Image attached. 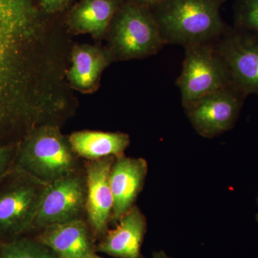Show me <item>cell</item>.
<instances>
[{"instance_id": "1", "label": "cell", "mask_w": 258, "mask_h": 258, "mask_svg": "<svg viewBox=\"0 0 258 258\" xmlns=\"http://www.w3.org/2000/svg\"><path fill=\"white\" fill-rule=\"evenodd\" d=\"M62 62L35 0H0V146L68 108Z\"/></svg>"}, {"instance_id": "2", "label": "cell", "mask_w": 258, "mask_h": 258, "mask_svg": "<svg viewBox=\"0 0 258 258\" xmlns=\"http://www.w3.org/2000/svg\"><path fill=\"white\" fill-rule=\"evenodd\" d=\"M227 0H161L151 8L166 44L184 47L214 43L226 29L220 10Z\"/></svg>"}, {"instance_id": "3", "label": "cell", "mask_w": 258, "mask_h": 258, "mask_svg": "<svg viewBox=\"0 0 258 258\" xmlns=\"http://www.w3.org/2000/svg\"><path fill=\"white\" fill-rule=\"evenodd\" d=\"M15 165L47 185L81 170L78 156L57 124L40 125L25 136Z\"/></svg>"}, {"instance_id": "4", "label": "cell", "mask_w": 258, "mask_h": 258, "mask_svg": "<svg viewBox=\"0 0 258 258\" xmlns=\"http://www.w3.org/2000/svg\"><path fill=\"white\" fill-rule=\"evenodd\" d=\"M108 30L113 59L144 58L166 45L151 10L128 0L120 5Z\"/></svg>"}, {"instance_id": "5", "label": "cell", "mask_w": 258, "mask_h": 258, "mask_svg": "<svg viewBox=\"0 0 258 258\" xmlns=\"http://www.w3.org/2000/svg\"><path fill=\"white\" fill-rule=\"evenodd\" d=\"M182 71L176 81L183 106L232 86L227 64L215 42L184 47Z\"/></svg>"}, {"instance_id": "6", "label": "cell", "mask_w": 258, "mask_h": 258, "mask_svg": "<svg viewBox=\"0 0 258 258\" xmlns=\"http://www.w3.org/2000/svg\"><path fill=\"white\" fill-rule=\"evenodd\" d=\"M0 184V232L17 235L33 228L47 184L15 165ZM11 170V169H10Z\"/></svg>"}, {"instance_id": "7", "label": "cell", "mask_w": 258, "mask_h": 258, "mask_svg": "<svg viewBox=\"0 0 258 258\" xmlns=\"http://www.w3.org/2000/svg\"><path fill=\"white\" fill-rule=\"evenodd\" d=\"M232 86L244 96L258 95V32L228 28L215 42Z\"/></svg>"}, {"instance_id": "8", "label": "cell", "mask_w": 258, "mask_h": 258, "mask_svg": "<svg viewBox=\"0 0 258 258\" xmlns=\"http://www.w3.org/2000/svg\"><path fill=\"white\" fill-rule=\"evenodd\" d=\"M86 205V176L80 170L47 185L33 228L83 219Z\"/></svg>"}, {"instance_id": "9", "label": "cell", "mask_w": 258, "mask_h": 258, "mask_svg": "<svg viewBox=\"0 0 258 258\" xmlns=\"http://www.w3.org/2000/svg\"><path fill=\"white\" fill-rule=\"evenodd\" d=\"M243 94L233 86L202 97L184 106L195 130L205 138H214L233 126L240 113Z\"/></svg>"}, {"instance_id": "10", "label": "cell", "mask_w": 258, "mask_h": 258, "mask_svg": "<svg viewBox=\"0 0 258 258\" xmlns=\"http://www.w3.org/2000/svg\"><path fill=\"white\" fill-rule=\"evenodd\" d=\"M115 159L108 157L90 160L85 166L86 214L88 225L95 235H104L111 224L113 198L109 176Z\"/></svg>"}, {"instance_id": "11", "label": "cell", "mask_w": 258, "mask_h": 258, "mask_svg": "<svg viewBox=\"0 0 258 258\" xmlns=\"http://www.w3.org/2000/svg\"><path fill=\"white\" fill-rule=\"evenodd\" d=\"M148 164L142 158L115 157L110 172L113 198L111 224L115 225L134 207L147 177Z\"/></svg>"}, {"instance_id": "12", "label": "cell", "mask_w": 258, "mask_h": 258, "mask_svg": "<svg viewBox=\"0 0 258 258\" xmlns=\"http://www.w3.org/2000/svg\"><path fill=\"white\" fill-rule=\"evenodd\" d=\"M115 225L103 235L98 250L116 258H144L141 248L147 220L140 209L134 206Z\"/></svg>"}, {"instance_id": "13", "label": "cell", "mask_w": 258, "mask_h": 258, "mask_svg": "<svg viewBox=\"0 0 258 258\" xmlns=\"http://www.w3.org/2000/svg\"><path fill=\"white\" fill-rule=\"evenodd\" d=\"M37 241L58 258H85L94 253L91 228L83 219L42 229Z\"/></svg>"}, {"instance_id": "14", "label": "cell", "mask_w": 258, "mask_h": 258, "mask_svg": "<svg viewBox=\"0 0 258 258\" xmlns=\"http://www.w3.org/2000/svg\"><path fill=\"white\" fill-rule=\"evenodd\" d=\"M112 60L109 50L89 45L74 47L71 55L72 64L67 74L69 82L80 91H90L96 87L102 73Z\"/></svg>"}, {"instance_id": "15", "label": "cell", "mask_w": 258, "mask_h": 258, "mask_svg": "<svg viewBox=\"0 0 258 258\" xmlns=\"http://www.w3.org/2000/svg\"><path fill=\"white\" fill-rule=\"evenodd\" d=\"M68 139L75 154L88 161L124 155L130 144L128 134L120 132L81 131Z\"/></svg>"}, {"instance_id": "16", "label": "cell", "mask_w": 258, "mask_h": 258, "mask_svg": "<svg viewBox=\"0 0 258 258\" xmlns=\"http://www.w3.org/2000/svg\"><path fill=\"white\" fill-rule=\"evenodd\" d=\"M123 0H83L70 14L71 30L100 37L108 31Z\"/></svg>"}, {"instance_id": "17", "label": "cell", "mask_w": 258, "mask_h": 258, "mask_svg": "<svg viewBox=\"0 0 258 258\" xmlns=\"http://www.w3.org/2000/svg\"><path fill=\"white\" fill-rule=\"evenodd\" d=\"M0 258H58L37 240L16 239L0 246Z\"/></svg>"}, {"instance_id": "18", "label": "cell", "mask_w": 258, "mask_h": 258, "mask_svg": "<svg viewBox=\"0 0 258 258\" xmlns=\"http://www.w3.org/2000/svg\"><path fill=\"white\" fill-rule=\"evenodd\" d=\"M235 27L258 32V0H236Z\"/></svg>"}, {"instance_id": "19", "label": "cell", "mask_w": 258, "mask_h": 258, "mask_svg": "<svg viewBox=\"0 0 258 258\" xmlns=\"http://www.w3.org/2000/svg\"><path fill=\"white\" fill-rule=\"evenodd\" d=\"M18 144L0 146V181L14 166Z\"/></svg>"}, {"instance_id": "20", "label": "cell", "mask_w": 258, "mask_h": 258, "mask_svg": "<svg viewBox=\"0 0 258 258\" xmlns=\"http://www.w3.org/2000/svg\"><path fill=\"white\" fill-rule=\"evenodd\" d=\"M70 0H39L42 10L47 14H55L66 9Z\"/></svg>"}, {"instance_id": "21", "label": "cell", "mask_w": 258, "mask_h": 258, "mask_svg": "<svg viewBox=\"0 0 258 258\" xmlns=\"http://www.w3.org/2000/svg\"><path fill=\"white\" fill-rule=\"evenodd\" d=\"M132 3H135V4L142 5V6L146 7V8H153L154 5L157 4L161 0H128Z\"/></svg>"}, {"instance_id": "22", "label": "cell", "mask_w": 258, "mask_h": 258, "mask_svg": "<svg viewBox=\"0 0 258 258\" xmlns=\"http://www.w3.org/2000/svg\"><path fill=\"white\" fill-rule=\"evenodd\" d=\"M152 258H171L170 257H169V256L167 255L165 253V252H164V251H159V252H154V254H153V257Z\"/></svg>"}, {"instance_id": "23", "label": "cell", "mask_w": 258, "mask_h": 258, "mask_svg": "<svg viewBox=\"0 0 258 258\" xmlns=\"http://www.w3.org/2000/svg\"><path fill=\"white\" fill-rule=\"evenodd\" d=\"M85 258H104V257H101V256L96 255V254L93 253L92 254H90L89 256H88V257H86Z\"/></svg>"}]
</instances>
